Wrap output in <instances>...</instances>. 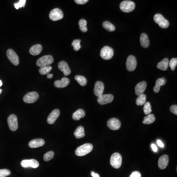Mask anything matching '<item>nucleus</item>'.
I'll return each mask as SVG.
<instances>
[{
	"label": "nucleus",
	"instance_id": "10",
	"mask_svg": "<svg viewBox=\"0 0 177 177\" xmlns=\"http://www.w3.org/2000/svg\"><path fill=\"white\" fill-rule=\"evenodd\" d=\"M114 100V96L111 94H106V95H101L98 96L97 102L101 105H104L112 102Z\"/></svg>",
	"mask_w": 177,
	"mask_h": 177
},
{
	"label": "nucleus",
	"instance_id": "14",
	"mask_svg": "<svg viewBox=\"0 0 177 177\" xmlns=\"http://www.w3.org/2000/svg\"><path fill=\"white\" fill-rule=\"evenodd\" d=\"M21 165L24 168L31 167L32 168H37L39 165V162L34 159L23 160L21 162Z\"/></svg>",
	"mask_w": 177,
	"mask_h": 177
},
{
	"label": "nucleus",
	"instance_id": "13",
	"mask_svg": "<svg viewBox=\"0 0 177 177\" xmlns=\"http://www.w3.org/2000/svg\"><path fill=\"white\" fill-rule=\"evenodd\" d=\"M7 123L10 130L16 131L18 129L17 118L15 115L12 114L8 117Z\"/></svg>",
	"mask_w": 177,
	"mask_h": 177
},
{
	"label": "nucleus",
	"instance_id": "31",
	"mask_svg": "<svg viewBox=\"0 0 177 177\" xmlns=\"http://www.w3.org/2000/svg\"><path fill=\"white\" fill-rule=\"evenodd\" d=\"M102 26L104 29H106V30L109 32H114L116 29L115 26L108 21H105L103 22Z\"/></svg>",
	"mask_w": 177,
	"mask_h": 177
},
{
	"label": "nucleus",
	"instance_id": "26",
	"mask_svg": "<svg viewBox=\"0 0 177 177\" xmlns=\"http://www.w3.org/2000/svg\"><path fill=\"white\" fill-rule=\"evenodd\" d=\"M85 112L84 110L82 109H79L77 111H75V112L72 115V118L74 120H78L81 118H84L85 116Z\"/></svg>",
	"mask_w": 177,
	"mask_h": 177
},
{
	"label": "nucleus",
	"instance_id": "39",
	"mask_svg": "<svg viewBox=\"0 0 177 177\" xmlns=\"http://www.w3.org/2000/svg\"><path fill=\"white\" fill-rule=\"evenodd\" d=\"M11 171L8 169H0V177H6L11 174Z\"/></svg>",
	"mask_w": 177,
	"mask_h": 177
},
{
	"label": "nucleus",
	"instance_id": "15",
	"mask_svg": "<svg viewBox=\"0 0 177 177\" xmlns=\"http://www.w3.org/2000/svg\"><path fill=\"white\" fill-rule=\"evenodd\" d=\"M104 90V85L101 81H97L95 84L94 94L96 96H99L102 95Z\"/></svg>",
	"mask_w": 177,
	"mask_h": 177
},
{
	"label": "nucleus",
	"instance_id": "3",
	"mask_svg": "<svg viewBox=\"0 0 177 177\" xmlns=\"http://www.w3.org/2000/svg\"><path fill=\"white\" fill-rule=\"evenodd\" d=\"M54 58L51 55H45L38 59L37 65L39 67L49 66L53 63Z\"/></svg>",
	"mask_w": 177,
	"mask_h": 177
},
{
	"label": "nucleus",
	"instance_id": "5",
	"mask_svg": "<svg viewBox=\"0 0 177 177\" xmlns=\"http://www.w3.org/2000/svg\"><path fill=\"white\" fill-rule=\"evenodd\" d=\"M135 7V4L130 1H124L120 3V8L125 12H130Z\"/></svg>",
	"mask_w": 177,
	"mask_h": 177
},
{
	"label": "nucleus",
	"instance_id": "20",
	"mask_svg": "<svg viewBox=\"0 0 177 177\" xmlns=\"http://www.w3.org/2000/svg\"><path fill=\"white\" fill-rule=\"evenodd\" d=\"M45 141L42 139H35L31 141L29 143V147L31 148H37L38 147H42L44 145Z\"/></svg>",
	"mask_w": 177,
	"mask_h": 177
},
{
	"label": "nucleus",
	"instance_id": "2",
	"mask_svg": "<svg viewBox=\"0 0 177 177\" xmlns=\"http://www.w3.org/2000/svg\"><path fill=\"white\" fill-rule=\"evenodd\" d=\"M110 165L113 168L119 169L122 165V157L119 153H115L110 158Z\"/></svg>",
	"mask_w": 177,
	"mask_h": 177
},
{
	"label": "nucleus",
	"instance_id": "29",
	"mask_svg": "<svg viewBox=\"0 0 177 177\" xmlns=\"http://www.w3.org/2000/svg\"><path fill=\"white\" fill-rule=\"evenodd\" d=\"M75 79L81 86H86L87 83V79L81 75H76L75 76Z\"/></svg>",
	"mask_w": 177,
	"mask_h": 177
},
{
	"label": "nucleus",
	"instance_id": "12",
	"mask_svg": "<svg viewBox=\"0 0 177 177\" xmlns=\"http://www.w3.org/2000/svg\"><path fill=\"white\" fill-rule=\"evenodd\" d=\"M107 125L109 129L113 130H119L121 126L120 120L117 118H111L108 120Z\"/></svg>",
	"mask_w": 177,
	"mask_h": 177
},
{
	"label": "nucleus",
	"instance_id": "33",
	"mask_svg": "<svg viewBox=\"0 0 177 177\" xmlns=\"http://www.w3.org/2000/svg\"><path fill=\"white\" fill-rule=\"evenodd\" d=\"M52 66H42L40 67L39 70V73L42 75H45V74H48L50 72V71L52 70Z\"/></svg>",
	"mask_w": 177,
	"mask_h": 177
},
{
	"label": "nucleus",
	"instance_id": "23",
	"mask_svg": "<svg viewBox=\"0 0 177 177\" xmlns=\"http://www.w3.org/2000/svg\"><path fill=\"white\" fill-rule=\"evenodd\" d=\"M140 41L141 45L143 47L145 48L148 47L150 45V42L147 34L145 33L142 34L140 36Z\"/></svg>",
	"mask_w": 177,
	"mask_h": 177
},
{
	"label": "nucleus",
	"instance_id": "6",
	"mask_svg": "<svg viewBox=\"0 0 177 177\" xmlns=\"http://www.w3.org/2000/svg\"><path fill=\"white\" fill-rule=\"evenodd\" d=\"M100 55L101 57L105 60H109L113 56V49L108 46L103 47L101 50Z\"/></svg>",
	"mask_w": 177,
	"mask_h": 177
},
{
	"label": "nucleus",
	"instance_id": "32",
	"mask_svg": "<svg viewBox=\"0 0 177 177\" xmlns=\"http://www.w3.org/2000/svg\"><path fill=\"white\" fill-rule=\"evenodd\" d=\"M87 22L86 20L82 19L79 21V28L81 30V31L83 32H87L88 29L87 27Z\"/></svg>",
	"mask_w": 177,
	"mask_h": 177
},
{
	"label": "nucleus",
	"instance_id": "27",
	"mask_svg": "<svg viewBox=\"0 0 177 177\" xmlns=\"http://www.w3.org/2000/svg\"><path fill=\"white\" fill-rule=\"evenodd\" d=\"M74 135L77 139L84 137L85 135L84 127L82 126H78L74 131Z\"/></svg>",
	"mask_w": 177,
	"mask_h": 177
},
{
	"label": "nucleus",
	"instance_id": "43",
	"mask_svg": "<svg viewBox=\"0 0 177 177\" xmlns=\"http://www.w3.org/2000/svg\"><path fill=\"white\" fill-rule=\"evenodd\" d=\"M157 144H158L159 146L161 148H163L164 147V144H163L162 142L161 141V140H157Z\"/></svg>",
	"mask_w": 177,
	"mask_h": 177
},
{
	"label": "nucleus",
	"instance_id": "18",
	"mask_svg": "<svg viewBox=\"0 0 177 177\" xmlns=\"http://www.w3.org/2000/svg\"><path fill=\"white\" fill-rule=\"evenodd\" d=\"M60 114V111L59 109L54 110L48 117L47 120V123L50 125L53 124L59 117Z\"/></svg>",
	"mask_w": 177,
	"mask_h": 177
},
{
	"label": "nucleus",
	"instance_id": "47",
	"mask_svg": "<svg viewBox=\"0 0 177 177\" xmlns=\"http://www.w3.org/2000/svg\"><path fill=\"white\" fill-rule=\"evenodd\" d=\"M2 81L1 80H0V87H1L2 86Z\"/></svg>",
	"mask_w": 177,
	"mask_h": 177
},
{
	"label": "nucleus",
	"instance_id": "37",
	"mask_svg": "<svg viewBox=\"0 0 177 177\" xmlns=\"http://www.w3.org/2000/svg\"><path fill=\"white\" fill-rule=\"evenodd\" d=\"M177 65V58H172V59L169 61V66L171 69L172 71H174L175 70Z\"/></svg>",
	"mask_w": 177,
	"mask_h": 177
},
{
	"label": "nucleus",
	"instance_id": "36",
	"mask_svg": "<svg viewBox=\"0 0 177 177\" xmlns=\"http://www.w3.org/2000/svg\"><path fill=\"white\" fill-rule=\"evenodd\" d=\"M54 156V153L53 151H49L44 154L43 160L46 161H48L52 160Z\"/></svg>",
	"mask_w": 177,
	"mask_h": 177
},
{
	"label": "nucleus",
	"instance_id": "45",
	"mask_svg": "<svg viewBox=\"0 0 177 177\" xmlns=\"http://www.w3.org/2000/svg\"><path fill=\"white\" fill-rule=\"evenodd\" d=\"M91 175L93 177H100V175H99L98 174L96 173L94 171L91 172Z\"/></svg>",
	"mask_w": 177,
	"mask_h": 177
},
{
	"label": "nucleus",
	"instance_id": "9",
	"mask_svg": "<svg viewBox=\"0 0 177 177\" xmlns=\"http://www.w3.org/2000/svg\"><path fill=\"white\" fill-rule=\"evenodd\" d=\"M39 98V95L37 92H30L24 96L23 101L25 103H32L36 102Z\"/></svg>",
	"mask_w": 177,
	"mask_h": 177
},
{
	"label": "nucleus",
	"instance_id": "4",
	"mask_svg": "<svg viewBox=\"0 0 177 177\" xmlns=\"http://www.w3.org/2000/svg\"><path fill=\"white\" fill-rule=\"evenodd\" d=\"M154 21L159 24V26L162 29H166L169 26V22L161 14H156L154 17Z\"/></svg>",
	"mask_w": 177,
	"mask_h": 177
},
{
	"label": "nucleus",
	"instance_id": "46",
	"mask_svg": "<svg viewBox=\"0 0 177 177\" xmlns=\"http://www.w3.org/2000/svg\"><path fill=\"white\" fill-rule=\"evenodd\" d=\"M53 74H49V73L47 75V78L49 79L52 78L53 77Z\"/></svg>",
	"mask_w": 177,
	"mask_h": 177
},
{
	"label": "nucleus",
	"instance_id": "24",
	"mask_svg": "<svg viewBox=\"0 0 177 177\" xmlns=\"http://www.w3.org/2000/svg\"><path fill=\"white\" fill-rule=\"evenodd\" d=\"M42 50V47L41 44H36L32 46L30 49V53L33 56L39 55Z\"/></svg>",
	"mask_w": 177,
	"mask_h": 177
},
{
	"label": "nucleus",
	"instance_id": "48",
	"mask_svg": "<svg viewBox=\"0 0 177 177\" xmlns=\"http://www.w3.org/2000/svg\"><path fill=\"white\" fill-rule=\"evenodd\" d=\"M2 92V90L0 89V94H1Z\"/></svg>",
	"mask_w": 177,
	"mask_h": 177
},
{
	"label": "nucleus",
	"instance_id": "8",
	"mask_svg": "<svg viewBox=\"0 0 177 177\" xmlns=\"http://www.w3.org/2000/svg\"><path fill=\"white\" fill-rule=\"evenodd\" d=\"M7 56L9 60L14 66H18L19 64V59L17 54L13 49H9L7 51Z\"/></svg>",
	"mask_w": 177,
	"mask_h": 177
},
{
	"label": "nucleus",
	"instance_id": "44",
	"mask_svg": "<svg viewBox=\"0 0 177 177\" xmlns=\"http://www.w3.org/2000/svg\"><path fill=\"white\" fill-rule=\"evenodd\" d=\"M151 147H152V150H153V151L155 152H156L157 151V148L156 147V145L154 144H152L151 145Z\"/></svg>",
	"mask_w": 177,
	"mask_h": 177
},
{
	"label": "nucleus",
	"instance_id": "11",
	"mask_svg": "<svg viewBox=\"0 0 177 177\" xmlns=\"http://www.w3.org/2000/svg\"><path fill=\"white\" fill-rule=\"evenodd\" d=\"M126 66L127 71H132L135 70L137 66V61L134 56H129L127 58Z\"/></svg>",
	"mask_w": 177,
	"mask_h": 177
},
{
	"label": "nucleus",
	"instance_id": "40",
	"mask_svg": "<svg viewBox=\"0 0 177 177\" xmlns=\"http://www.w3.org/2000/svg\"><path fill=\"white\" fill-rule=\"evenodd\" d=\"M170 110L174 114L177 115V105H173L170 107Z\"/></svg>",
	"mask_w": 177,
	"mask_h": 177
},
{
	"label": "nucleus",
	"instance_id": "17",
	"mask_svg": "<svg viewBox=\"0 0 177 177\" xmlns=\"http://www.w3.org/2000/svg\"><path fill=\"white\" fill-rule=\"evenodd\" d=\"M59 70L63 72L64 75L66 76L71 73V71L68 64L65 61H61L58 64Z\"/></svg>",
	"mask_w": 177,
	"mask_h": 177
},
{
	"label": "nucleus",
	"instance_id": "42",
	"mask_svg": "<svg viewBox=\"0 0 177 177\" xmlns=\"http://www.w3.org/2000/svg\"><path fill=\"white\" fill-rule=\"evenodd\" d=\"M74 2L78 5H84L88 2V0H75Z\"/></svg>",
	"mask_w": 177,
	"mask_h": 177
},
{
	"label": "nucleus",
	"instance_id": "35",
	"mask_svg": "<svg viewBox=\"0 0 177 177\" xmlns=\"http://www.w3.org/2000/svg\"><path fill=\"white\" fill-rule=\"evenodd\" d=\"M80 42L81 40L80 39H75L72 42L71 45L74 48V50L76 51H79L81 48V45H80Z\"/></svg>",
	"mask_w": 177,
	"mask_h": 177
},
{
	"label": "nucleus",
	"instance_id": "22",
	"mask_svg": "<svg viewBox=\"0 0 177 177\" xmlns=\"http://www.w3.org/2000/svg\"><path fill=\"white\" fill-rule=\"evenodd\" d=\"M166 83V80L164 77L157 79L155 82V86L154 87V91L155 93H158L160 89V87L165 85Z\"/></svg>",
	"mask_w": 177,
	"mask_h": 177
},
{
	"label": "nucleus",
	"instance_id": "34",
	"mask_svg": "<svg viewBox=\"0 0 177 177\" xmlns=\"http://www.w3.org/2000/svg\"><path fill=\"white\" fill-rule=\"evenodd\" d=\"M143 111L145 114L147 115L152 112V107L150 102H145L144 106Z\"/></svg>",
	"mask_w": 177,
	"mask_h": 177
},
{
	"label": "nucleus",
	"instance_id": "7",
	"mask_svg": "<svg viewBox=\"0 0 177 177\" xmlns=\"http://www.w3.org/2000/svg\"><path fill=\"white\" fill-rule=\"evenodd\" d=\"M49 18L52 21H56L61 19L64 17V13L61 10L58 8L52 9L49 13Z\"/></svg>",
	"mask_w": 177,
	"mask_h": 177
},
{
	"label": "nucleus",
	"instance_id": "41",
	"mask_svg": "<svg viewBox=\"0 0 177 177\" xmlns=\"http://www.w3.org/2000/svg\"><path fill=\"white\" fill-rule=\"evenodd\" d=\"M130 177H141V175L139 172L134 171L131 174Z\"/></svg>",
	"mask_w": 177,
	"mask_h": 177
},
{
	"label": "nucleus",
	"instance_id": "16",
	"mask_svg": "<svg viewBox=\"0 0 177 177\" xmlns=\"http://www.w3.org/2000/svg\"><path fill=\"white\" fill-rule=\"evenodd\" d=\"M147 84L146 82L143 81L140 82L138 83L135 88V91L137 96H139L140 95L144 94L146 88H147Z\"/></svg>",
	"mask_w": 177,
	"mask_h": 177
},
{
	"label": "nucleus",
	"instance_id": "1",
	"mask_svg": "<svg viewBox=\"0 0 177 177\" xmlns=\"http://www.w3.org/2000/svg\"><path fill=\"white\" fill-rule=\"evenodd\" d=\"M93 149V146L92 144L90 143H86L78 147L75 150V153L77 156H84L91 152Z\"/></svg>",
	"mask_w": 177,
	"mask_h": 177
},
{
	"label": "nucleus",
	"instance_id": "28",
	"mask_svg": "<svg viewBox=\"0 0 177 177\" xmlns=\"http://www.w3.org/2000/svg\"><path fill=\"white\" fill-rule=\"evenodd\" d=\"M155 120V115L152 114H150L146 117H144L143 120V123L144 124H146V125H149V124L154 123Z\"/></svg>",
	"mask_w": 177,
	"mask_h": 177
},
{
	"label": "nucleus",
	"instance_id": "25",
	"mask_svg": "<svg viewBox=\"0 0 177 177\" xmlns=\"http://www.w3.org/2000/svg\"><path fill=\"white\" fill-rule=\"evenodd\" d=\"M169 60L167 58H165L157 65V68L161 71H166L169 66Z\"/></svg>",
	"mask_w": 177,
	"mask_h": 177
},
{
	"label": "nucleus",
	"instance_id": "38",
	"mask_svg": "<svg viewBox=\"0 0 177 177\" xmlns=\"http://www.w3.org/2000/svg\"><path fill=\"white\" fill-rule=\"evenodd\" d=\"M26 2V0H20L18 2L14 4V7L16 9H18L19 8H21V7H25Z\"/></svg>",
	"mask_w": 177,
	"mask_h": 177
},
{
	"label": "nucleus",
	"instance_id": "30",
	"mask_svg": "<svg viewBox=\"0 0 177 177\" xmlns=\"http://www.w3.org/2000/svg\"><path fill=\"white\" fill-rule=\"evenodd\" d=\"M146 101V96L144 94L140 95L136 101V103L138 106H141L145 104Z\"/></svg>",
	"mask_w": 177,
	"mask_h": 177
},
{
	"label": "nucleus",
	"instance_id": "21",
	"mask_svg": "<svg viewBox=\"0 0 177 177\" xmlns=\"http://www.w3.org/2000/svg\"><path fill=\"white\" fill-rule=\"evenodd\" d=\"M69 79L66 77H63L61 80H57L54 82V85L56 87L58 88H63L68 86L70 84Z\"/></svg>",
	"mask_w": 177,
	"mask_h": 177
},
{
	"label": "nucleus",
	"instance_id": "19",
	"mask_svg": "<svg viewBox=\"0 0 177 177\" xmlns=\"http://www.w3.org/2000/svg\"><path fill=\"white\" fill-rule=\"evenodd\" d=\"M169 162V157L166 155H162L160 157L158 161V165L160 169H165Z\"/></svg>",
	"mask_w": 177,
	"mask_h": 177
}]
</instances>
